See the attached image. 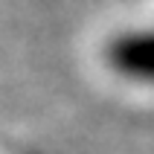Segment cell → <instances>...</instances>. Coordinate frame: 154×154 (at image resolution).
Listing matches in <instances>:
<instances>
[{
	"label": "cell",
	"mask_w": 154,
	"mask_h": 154,
	"mask_svg": "<svg viewBox=\"0 0 154 154\" xmlns=\"http://www.w3.org/2000/svg\"><path fill=\"white\" fill-rule=\"evenodd\" d=\"M108 64L122 79L154 85V29H128L108 44Z\"/></svg>",
	"instance_id": "1"
}]
</instances>
